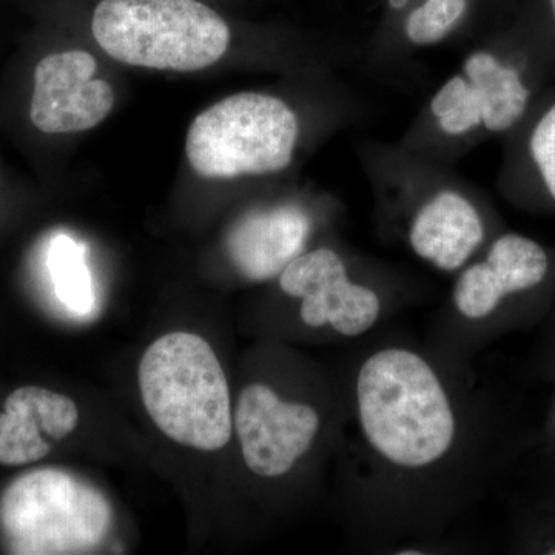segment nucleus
Instances as JSON below:
<instances>
[{
    "label": "nucleus",
    "mask_w": 555,
    "mask_h": 555,
    "mask_svg": "<svg viewBox=\"0 0 555 555\" xmlns=\"http://www.w3.org/2000/svg\"><path fill=\"white\" fill-rule=\"evenodd\" d=\"M451 299L459 317L492 334L543 324L555 305V248L500 230L456 272Z\"/></svg>",
    "instance_id": "423d86ee"
},
{
    "label": "nucleus",
    "mask_w": 555,
    "mask_h": 555,
    "mask_svg": "<svg viewBox=\"0 0 555 555\" xmlns=\"http://www.w3.org/2000/svg\"><path fill=\"white\" fill-rule=\"evenodd\" d=\"M112 503L86 478L40 467L0 496V532L10 554H93L113 528Z\"/></svg>",
    "instance_id": "39448f33"
},
{
    "label": "nucleus",
    "mask_w": 555,
    "mask_h": 555,
    "mask_svg": "<svg viewBox=\"0 0 555 555\" xmlns=\"http://www.w3.org/2000/svg\"><path fill=\"white\" fill-rule=\"evenodd\" d=\"M281 291L298 299L299 318L310 328H328L358 338L377 326L385 298L377 287L353 275L352 266L332 247L308 248L278 276Z\"/></svg>",
    "instance_id": "6e6552de"
},
{
    "label": "nucleus",
    "mask_w": 555,
    "mask_h": 555,
    "mask_svg": "<svg viewBox=\"0 0 555 555\" xmlns=\"http://www.w3.org/2000/svg\"><path fill=\"white\" fill-rule=\"evenodd\" d=\"M47 438L21 387L11 392L0 414V465H30L46 459L51 451Z\"/></svg>",
    "instance_id": "4468645a"
},
{
    "label": "nucleus",
    "mask_w": 555,
    "mask_h": 555,
    "mask_svg": "<svg viewBox=\"0 0 555 555\" xmlns=\"http://www.w3.org/2000/svg\"><path fill=\"white\" fill-rule=\"evenodd\" d=\"M98 62L87 51L53 53L36 65L30 118L49 134L79 133L100 126L115 105L104 79H94Z\"/></svg>",
    "instance_id": "9b49d317"
},
{
    "label": "nucleus",
    "mask_w": 555,
    "mask_h": 555,
    "mask_svg": "<svg viewBox=\"0 0 555 555\" xmlns=\"http://www.w3.org/2000/svg\"><path fill=\"white\" fill-rule=\"evenodd\" d=\"M145 411L181 447L215 452L229 444L233 409L224 369L206 339L171 332L145 350L138 369Z\"/></svg>",
    "instance_id": "7ed1b4c3"
},
{
    "label": "nucleus",
    "mask_w": 555,
    "mask_h": 555,
    "mask_svg": "<svg viewBox=\"0 0 555 555\" xmlns=\"http://www.w3.org/2000/svg\"><path fill=\"white\" fill-rule=\"evenodd\" d=\"M233 429L244 463L261 478H281L315 447L323 416L309 401L286 400L264 383L241 390L233 411Z\"/></svg>",
    "instance_id": "1a4fd4ad"
},
{
    "label": "nucleus",
    "mask_w": 555,
    "mask_h": 555,
    "mask_svg": "<svg viewBox=\"0 0 555 555\" xmlns=\"http://www.w3.org/2000/svg\"><path fill=\"white\" fill-rule=\"evenodd\" d=\"M500 185L514 206L555 215V89H547L507 137Z\"/></svg>",
    "instance_id": "ddd939ff"
},
{
    "label": "nucleus",
    "mask_w": 555,
    "mask_h": 555,
    "mask_svg": "<svg viewBox=\"0 0 555 555\" xmlns=\"http://www.w3.org/2000/svg\"><path fill=\"white\" fill-rule=\"evenodd\" d=\"M473 3L474 0H415L401 17L404 39L420 49L444 42L465 24Z\"/></svg>",
    "instance_id": "2eb2a0df"
},
{
    "label": "nucleus",
    "mask_w": 555,
    "mask_h": 555,
    "mask_svg": "<svg viewBox=\"0 0 555 555\" xmlns=\"http://www.w3.org/2000/svg\"><path fill=\"white\" fill-rule=\"evenodd\" d=\"M517 547L521 553L555 555V485L525 511Z\"/></svg>",
    "instance_id": "f3484780"
},
{
    "label": "nucleus",
    "mask_w": 555,
    "mask_h": 555,
    "mask_svg": "<svg viewBox=\"0 0 555 555\" xmlns=\"http://www.w3.org/2000/svg\"><path fill=\"white\" fill-rule=\"evenodd\" d=\"M358 441L383 474L425 480L444 469L463 443V414L436 364L411 347L369 353L352 387Z\"/></svg>",
    "instance_id": "f257e3e1"
},
{
    "label": "nucleus",
    "mask_w": 555,
    "mask_h": 555,
    "mask_svg": "<svg viewBox=\"0 0 555 555\" xmlns=\"http://www.w3.org/2000/svg\"><path fill=\"white\" fill-rule=\"evenodd\" d=\"M298 139V115L286 101L243 91L196 116L185 155L203 178L264 177L291 166Z\"/></svg>",
    "instance_id": "0eeeda50"
},
{
    "label": "nucleus",
    "mask_w": 555,
    "mask_h": 555,
    "mask_svg": "<svg viewBox=\"0 0 555 555\" xmlns=\"http://www.w3.org/2000/svg\"><path fill=\"white\" fill-rule=\"evenodd\" d=\"M312 214L298 203L251 208L230 229L225 247L233 268L251 283H264L308 250Z\"/></svg>",
    "instance_id": "f8f14e48"
},
{
    "label": "nucleus",
    "mask_w": 555,
    "mask_h": 555,
    "mask_svg": "<svg viewBox=\"0 0 555 555\" xmlns=\"http://www.w3.org/2000/svg\"><path fill=\"white\" fill-rule=\"evenodd\" d=\"M542 327L535 349L534 367L543 377H551L555 369V305Z\"/></svg>",
    "instance_id": "a211bd4d"
},
{
    "label": "nucleus",
    "mask_w": 555,
    "mask_h": 555,
    "mask_svg": "<svg viewBox=\"0 0 555 555\" xmlns=\"http://www.w3.org/2000/svg\"><path fill=\"white\" fill-rule=\"evenodd\" d=\"M50 272L57 297L72 312L86 315L93 310V283L82 246L57 236L51 244Z\"/></svg>",
    "instance_id": "dca6fc26"
},
{
    "label": "nucleus",
    "mask_w": 555,
    "mask_h": 555,
    "mask_svg": "<svg viewBox=\"0 0 555 555\" xmlns=\"http://www.w3.org/2000/svg\"><path fill=\"white\" fill-rule=\"evenodd\" d=\"M555 75V36L537 11L470 51L427 105L430 129L443 141L509 137Z\"/></svg>",
    "instance_id": "f03ea898"
},
{
    "label": "nucleus",
    "mask_w": 555,
    "mask_h": 555,
    "mask_svg": "<svg viewBox=\"0 0 555 555\" xmlns=\"http://www.w3.org/2000/svg\"><path fill=\"white\" fill-rule=\"evenodd\" d=\"M500 230L477 196L449 182L415 195L406 219L412 254L443 273L460 272Z\"/></svg>",
    "instance_id": "9d476101"
},
{
    "label": "nucleus",
    "mask_w": 555,
    "mask_h": 555,
    "mask_svg": "<svg viewBox=\"0 0 555 555\" xmlns=\"http://www.w3.org/2000/svg\"><path fill=\"white\" fill-rule=\"evenodd\" d=\"M91 30L113 60L171 72L217 64L232 40L228 22L199 0H101Z\"/></svg>",
    "instance_id": "20e7f679"
},
{
    "label": "nucleus",
    "mask_w": 555,
    "mask_h": 555,
    "mask_svg": "<svg viewBox=\"0 0 555 555\" xmlns=\"http://www.w3.org/2000/svg\"><path fill=\"white\" fill-rule=\"evenodd\" d=\"M535 11L555 36V0H539Z\"/></svg>",
    "instance_id": "aec40b11"
},
{
    "label": "nucleus",
    "mask_w": 555,
    "mask_h": 555,
    "mask_svg": "<svg viewBox=\"0 0 555 555\" xmlns=\"http://www.w3.org/2000/svg\"><path fill=\"white\" fill-rule=\"evenodd\" d=\"M551 377L555 379V369L553 374H551ZM543 440H545L547 451H550L551 454L555 455V387L553 403H551L550 414H547L546 416L545 433H543Z\"/></svg>",
    "instance_id": "6ab92c4d"
}]
</instances>
